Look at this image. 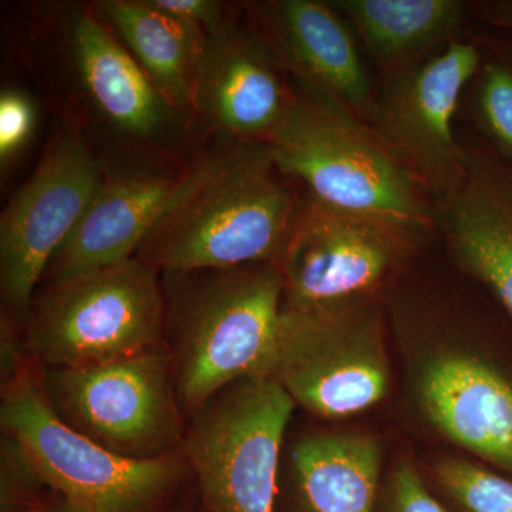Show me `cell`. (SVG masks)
Masks as SVG:
<instances>
[{
	"label": "cell",
	"instance_id": "obj_1",
	"mask_svg": "<svg viewBox=\"0 0 512 512\" xmlns=\"http://www.w3.org/2000/svg\"><path fill=\"white\" fill-rule=\"evenodd\" d=\"M279 175L258 141L205 158L136 258L165 274L276 264L301 202Z\"/></svg>",
	"mask_w": 512,
	"mask_h": 512
},
{
	"label": "cell",
	"instance_id": "obj_2",
	"mask_svg": "<svg viewBox=\"0 0 512 512\" xmlns=\"http://www.w3.org/2000/svg\"><path fill=\"white\" fill-rule=\"evenodd\" d=\"M165 275L173 284L181 409L195 414L232 384L271 376L284 305L278 265Z\"/></svg>",
	"mask_w": 512,
	"mask_h": 512
},
{
	"label": "cell",
	"instance_id": "obj_3",
	"mask_svg": "<svg viewBox=\"0 0 512 512\" xmlns=\"http://www.w3.org/2000/svg\"><path fill=\"white\" fill-rule=\"evenodd\" d=\"M279 173L302 181L313 200L429 234V195L348 107L296 86L284 120L266 141Z\"/></svg>",
	"mask_w": 512,
	"mask_h": 512
},
{
	"label": "cell",
	"instance_id": "obj_4",
	"mask_svg": "<svg viewBox=\"0 0 512 512\" xmlns=\"http://www.w3.org/2000/svg\"><path fill=\"white\" fill-rule=\"evenodd\" d=\"M0 423L33 474L76 512H146L181 474L175 456H121L74 430L28 372L5 384Z\"/></svg>",
	"mask_w": 512,
	"mask_h": 512
},
{
	"label": "cell",
	"instance_id": "obj_5",
	"mask_svg": "<svg viewBox=\"0 0 512 512\" xmlns=\"http://www.w3.org/2000/svg\"><path fill=\"white\" fill-rule=\"evenodd\" d=\"M28 311L26 342L46 367L160 348L165 323L157 269L138 258L50 282Z\"/></svg>",
	"mask_w": 512,
	"mask_h": 512
},
{
	"label": "cell",
	"instance_id": "obj_6",
	"mask_svg": "<svg viewBox=\"0 0 512 512\" xmlns=\"http://www.w3.org/2000/svg\"><path fill=\"white\" fill-rule=\"evenodd\" d=\"M271 377L293 403L322 419H348L389 393L383 316L372 299L289 309L282 306Z\"/></svg>",
	"mask_w": 512,
	"mask_h": 512
},
{
	"label": "cell",
	"instance_id": "obj_7",
	"mask_svg": "<svg viewBox=\"0 0 512 512\" xmlns=\"http://www.w3.org/2000/svg\"><path fill=\"white\" fill-rule=\"evenodd\" d=\"M42 387L64 423L121 456H175L183 440L173 362L161 346L93 365L47 367Z\"/></svg>",
	"mask_w": 512,
	"mask_h": 512
},
{
	"label": "cell",
	"instance_id": "obj_8",
	"mask_svg": "<svg viewBox=\"0 0 512 512\" xmlns=\"http://www.w3.org/2000/svg\"><path fill=\"white\" fill-rule=\"evenodd\" d=\"M293 406L268 376L232 384L195 413L185 450L212 512H274Z\"/></svg>",
	"mask_w": 512,
	"mask_h": 512
},
{
	"label": "cell",
	"instance_id": "obj_9",
	"mask_svg": "<svg viewBox=\"0 0 512 512\" xmlns=\"http://www.w3.org/2000/svg\"><path fill=\"white\" fill-rule=\"evenodd\" d=\"M423 232L306 197L281 258L284 308L367 301L406 262Z\"/></svg>",
	"mask_w": 512,
	"mask_h": 512
},
{
	"label": "cell",
	"instance_id": "obj_10",
	"mask_svg": "<svg viewBox=\"0 0 512 512\" xmlns=\"http://www.w3.org/2000/svg\"><path fill=\"white\" fill-rule=\"evenodd\" d=\"M480 62L476 45L451 40L436 55L390 73L367 113L376 136L436 202L466 178L468 151L453 121Z\"/></svg>",
	"mask_w": 512,
	"mask_h": 512
},
{
	"label": "cell",
	"instance_id": "obj_11",
	"mask_svg": "<svg viewBox=\"0 0 512 512\" xmlns=\"http://www.w3.org/2000/svg\"><path fill=\"white\" fill-rule=\"evenodd\" d=\"M104 174L86 141L73 131L46 148L0 220L3 301L26 312L57 251L82 220Z\"/></svg>",
	"mask_w": 512,
	"mask_h": 512
},
{
	"label": "cell",
	"instance_id": "obj_12",
	"mask_svg": "<svg viewBox=\"0 0 512 512\" xmlns=\"http://www.w3.org/2000/svg\"><path fill=\"white\" fill-rule=\"evenodd\" d=\"M417 367V403L441 436L512 473V382L485 357L441 343Z\"/></svg>",
	"mask_w": 512,
	"mask_h": 512
},
{
	"label": "cell",
	"instance_id": "obj_13",
	"mask_svg": "<svg viewBox=\"0 0 512 512\" xmlns=\"http://www.w3.org/2000/svg\"><path fill=\"white\" fill-rule=\"evenodd\" d=\"M284 73L258 28L227 20L207 37L192 109L234 141L266 143L293 99Z\"/></svg>",
	"mask_w": 512,
	"mask_h": 512
},
{
	"label": "cell",
	"instance_id": "obj_14",
	"mask_svg": "<svg viewBox=\"0 0 512 512\" xmlns=\"http://www.w3.org/2000/svg\"><path fill=\"white\" fill-rule=\"evenodd\" d=\"M259 32L296 86L348 107L366 121L372 82L355 35L332 3L272 0L256 3Z\"/></svg>",
	"mask_w": 512,
	"mask_h": 512
},
{
	"label": "cell",
	"instance_id": "obj_15",
	"mask_svg": "<svg viewBox=\"0 0 512 512\" xmlns=\"http://www.w3.org/2000/svg\"><path fill=\"white\" fill-rule=\"evenodd\" d=\"M434 210L457 264L512 318V165L495 153L468 150L463 184Z\"/></svg>",
	"mask_w": 512,
	"mask_h": 512
},
{
	"label": "cell",
	"instance_id": "obj_16",
	"mask_svg": "<svg viewBox=\"0 0 512 512\" xmlns=\"http://www.w3.org/2000/svg\"><path fill=\"white\" fill-rule=\"evenodd\" d=\"M184 184L185 174L175 178L146 171L104 175L82 220L50 262L46 271L50 282L136 258Z\"/></svg>",
	"mask_w": 512,
	"mask_h": 512
},
{
	"label": "cell",
	"instance_id": "obj_17",
	"mask_svg": "<svg viewBox=\"0 0 512 512\" xmlns=\"http://www.w3.org/2000/svg\"><path fill=\"white\" fill-rule=\"evenodd\" d=\"M70 52L84 92L120 133L156 137L175 119V107L158 92L113 30L90 12L74 16Z\"/></svg>",
	"mask_w": 512,
	"mask_h": 512
},
{
	"label": "cell",
	"instance_id": "obj_18",
	"mask_svg": "<svg viewBox=\"0 0 512 512\" xmlns=\"http://www.w3.org/2000/svg\"><path fill=\"white\" fill-rule=\"evenodd\" d=\"M97 9L171 106L192 109L207 33L148 0H104Z\"/></svg>",
	"mask_w": 512,
	"mask_h": 512
},
{
	"label": "cell",
	"instance_id": "obj_19",
	"mask_svg": "<svg viewBox=\"0 0 512 512\" xmlns=\"http://www.w3.org/2000/svg\"><path fill=\"white\" fill-rule=\"evenodd\" d=\"M292 471L305 512H376L382 450L372 436L303 437L293 448Z\"/></svg>",
	"mask_w": 512,
	"mask_h": 512
},
{
	"label": "cell",
	"instance_id": "obj_20",
	"mask_svg": "<svg viewBox=\"0 0 512 512\" xmlns=\"http://www.w3.org/2000/svg\"><path fill=\"white\" fill-rule=\"evenodd\" d=\"M332 6L390 73L454 40L467 10L460 0H335Z\"/></svg>",
	"mask_w": 512,
	"mask_h": 512
},
{
	"label": "cell",
	"instance_id": "obj_21",
	"mask_svg": "<svg viewBox=\"0 0 512 512\" xmlns=\"http://www.w3.org/2000/svg\"><path fill=\"white\" fill-rule=\"evenodd\" d=\"M441 491L460 512H512V480L464 458H441L434 466Z\"/></svg>",
	"mask_w": 512,
	"mask_h": 512
},
{
	"label": "cell",
	"instance_id": "obj_22",
	"mask_svg": "<svg viewBox=\"0 0 512 512\" xmlns=\"http://www.w3.org/2000/svg\"><path fill=\"white\" fill-rule=\"evenodd\" d=\"M478 74V124L494 147V153L512 165V66L491 62Z\"/></svg>",
	"mask_w": 512,
	"mask_h": 512
},
{
	"label": "cell",
	"instance_id": "obj_23",
	"mask_svg": "<svg viewBox=\"0 0 512 512\" xmlns=\"http://www.w3.org/2000/svg\"><path fill=\"white\" fill-rule=\"evenodd\" d=\"M37 110L29 94L3 89L0 94V164L8 167L25 150L35 134Z\"/></svg>",
	"mask_w": 512,
	"mask_h": 512
},
{
	"label": "cell",
	"instance_id": "obj_24",
	"mask_svg": "<svg viewBox=\"0 0 512 512\" xmlns=\"http://www.w3.org/2000/svg\"><path fill=\"white\" fill-rule=\"evenodd\" d=\"M376 512H447L430 493L412 464L403 461L393 468L380 491Z\"/></svg>",
	"mask_w": 512,
	"mask_h": 512
},
{
	"label": "cell",
	"instance_id": "obj_25",
	"mask_svg": "<svg viewBox=\"0 0 512 512\" xmlns=\"http://www.w3.org/2000/svg\"><path fill=\"white\" fill-rule=\"evenodd\" d=\"M148 2L167 15L198 26L208 36L220 32L228 20L224 15V6L215 0H148Z\"/></svg>",
	"mask_w": 512,
	"mask_h": 512
},
{
	"label": "cell",
	"instance_id": "obj_26",
	"mask_svg": "<svg viewBox=\"0 0 512 512\" xmlns=\"http://www.w3.org/2000/svg\"><path fill=\"white\" fill-rule=\"evenodd\" d=\"M481 16L500 28L512 30V0H498L480 6Z\"/></svg>",
	"mask_w": 512,
	"mask_h": 512
},
{
	"label": "cell",
	"instance_id": "obj_27",
	"mask_svg": "<svg viewBox=\"0 0 512 512\" xmlns=\"http://www.w3.org/2000/svg\"><path fill=\"white\" fill-rule=\"evenodd\" d=\"M63 512H76V511H74V510H73V508H72V507H70V505H69V504H67V510H66V511H63Z\"/></svg>",
	"mask_w": 512,
	"mask_h": 512
}]
</instances>
